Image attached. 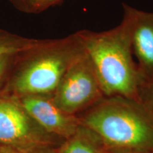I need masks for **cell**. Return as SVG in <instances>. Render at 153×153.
Listing matches in <instances>:
<instances>
[{"mask_svg": "<svg viewBox=\"0 0 153 153\" xmlns=\"http://www.w3.org/2000/svg\"><path fill=\"white\" fill-rule=\"evenodd\" d=\"M78 34L38 40L15 57L1 97L53 94L70 65L84 52Z\"/></svg>", "mask_w": 153, "mask_h": 153, "instance_id": "6da1fadb", "label": "cell"}, {"mask_svg": "<svg viewBox=\"0 0 153 153\" xmlns=\"http://www.w3.org/2000/svg\"><path fill=\"white\" fill-rule=\"evenodd\" d=\"M90 59L105 97H122L137 101L143 81L133 58L131 24L123 13L121 22L102 32H76Z\"/></svg>", "mask_w": 153, "mask_h": 153, "instance_id": "7a4b0ae2", "label": "cell"}, {"mask_svg": "<svg viewBox=\"0 0 153 153\" xmlns=\"http://www.w3.org/2000/svg\"><path fill=\"white\" fill-rule=\"evenodd\" d=\"M76 116L108 148L153 151V119L136 100L104 97Z\"/></svg>", "mask_w": 153, "mask_h": 153, "instance_id": "3957f363", "label": "cell"}, {"mask_svg": "<svg viewBox=\"0 0 153 153\" xmlns=\"http://www.w3.org/2000/svg\"><path fill=\"white\" fill-rule=\"evenodd\" d=\"M104 97L90 59L85 51L70 65L53 94L55 104L74 116L85 111Z\"/></svg>", "mask_w": 153, "mask_h": 153, "instance_id": "277c9868", "label": "cell"}, {"mask_svg": "<svg viewBox=\"0 0 153 153\" xmlns=\"http://www.w3.org/2000/svg\"><path fill=\"white\" fill-rule=\"evenodd\" d=\"M64 140L43 129L24 108L19 98L0 97V145L58 148Z\"/></svg>", "mask_w": 153, "mask_h": 153, "instance_id": "5b68a950", "label": "cell"}, {"mask_svg": "<svg viewBox=\"0 0 153 153\" xmlns=\"http://www.w3.org/2000/svg\"><path fill=\"white\" fill-rule=\"evenodd\" d=\"M19 100L43 129L59 138H68L80 125L77 116L64 111L55 104L53 94L29 95Z\"/></svg>", "mask_w": 153, "mask_h": 153, "instance_id": "8992f818", "label": "cell"}, {"mask_svg": "<svg viewBox=\"0 0 153 153\" xmlns=\"http://www.w3.org/2000/svg\"><path fill=\"white\" fill-rule=\"evenodd\" d=\"M123 7L131 24L133 55L145 83L153 79V12L139 10L126 4Z\"/></svg>", "mask_w": 153, "mask_h": 153, "instance_id": "52a82bcc", "label": "cell"}, {"mask_svg": "<svg viewBox=\"0 0 153 153\" xmlns=\"http://www.w3.org/2000/svg\"><path fill=\"white\" fill-rule=\"evenodd\" d=\"M108 150L98 134L80 123L73 135L57 148V153H108Z\"/></svg>", "mask_w": 153, "mask_h": 153, "instance_id": "ba28073f", "label": "cell"}, {"mask_svg": "<svg viewBox=\"0 0 153 153\" xmlns=\"http://www.w3.org/2000/svg\"><path fill=\"white\" fill-rule=\"evenodd\" d=\"M38 40L24 38L0 29V57L16 54L33 46Z\"/></svg>", "mask_w": 153, "mask_h": 153, "instance_id": "9c48e42d", "label": "cell"}, {"mask_svg": "<svg viewBox=\"0 0 153 153\" xmlns=\"http://www.w3.org/2000/svg\"><path fill=\"white\" fill-rule=\"evenodd\" d=\"M137 101L153 119V79L145 82L140 89Z\"/></svg>", "mask_w": 153, "mask_h": 153, "instance_id": "30bf717a", "label": "cell"}, {"mask_svg": "<svg viewBox=\"0 0 153 153\" xmlns=\"http://www.w3.org/2000/svg\"><path fill=\"white\" fill-rule=\"evenodd\" d=\"M57 147L37 146L33 148H18V147L0 145V153H57Z\"/></svg>", "mask_w": 153, "mask_h": 153, "instance_id": "8fae6325", "label": "cell"}, {"mask_svg": "<svg viewBox=\"0 0 153 153\" xmlns=\"http://www.w3.org/2000/svg\"><path fill=\"white\" fill-rule=\"evenodd\" d=\"M17 54L18 53L5 55L0 57V97H1L2 94V91L8 79L9 72Z\"/></svg>", "mask_w": 153, "mask_h": 153, "instance_id": "7c38bea8", "label": "cell"}, {"mask_svg": "<svg viewBox=\"0 0 153 153\" xmlns=\"http://www.w3.org/2000/svg\"><path fill=\"white\" fill-rule=\"evenodd\" d=\"M62 0H35L31 11L39 12L57 4Z\"/></svg>", "mask_w": 153, "mask_h": 153, "instance_id": "4fadbf2b", "label": "cell"}, {"mask_svg": "<svg viewBox=\"0 0 153 153\" xmlns=\"http://www.w3.org/2000/svg\"><path fill=\"white\" fill-rule=\"evenodd\" d=\"M108 153H153V151H150V152H143V151L116 150V149L108 148Z\"/></svg>", "mask_w": 153, "mask_h": 153, "instance_id": "5bb4252c", "label": "cell"}, {"mask_svg": "<svg viewBox=\"0 0 153 153\" xmlns=\"http://www.w3.org/2000/svg\"><path fill=\"white\" fill-rule=\"evenodd\" d=\"M20 1H22L23 6H24L26 10L30 11H32V8H33L35 0H20Z\"/></svg>", "mask_w": 153, "mask_h": 153, "instance_id": "9a60e30c", "label": "cell"}]
</instances>
